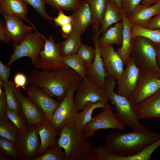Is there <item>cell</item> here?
Listing matches in <instances>:
<instances>
[{
  "label": "cell",
  "mask_w": 160,
  "mask_h": 160,
  "mask_svg": "<svg viewBox=\"0 0 160 160\" xmlns=\"http://www.w3.org/2000/svg\"><path fill=\"white\" fill-rule=\"evenodd\" d=\"M160 138V134L149 130H133L124 133L112 132L106 135L104 147L110 153L107 160H148L149 156L144 150Z\"/></svg>",
  "instance_id": "1"
},
{
  "label": "cell",
  "mask_w": 160,
  "mask_h": 160,
  "mask_svg": "<svg viewBox=\"0 0 160 160\" xmlns=\"http://www.w3.org/2000/svg\"><path fill=\"white\" fill-rule=\"evenodd\" d=\"M82 78L71 68L45 72L33 69L28 83L30 85L42 89L61 102L67 91L71 88L77 89Z\"/></svg>",
  "instance_id": "2"
},
{
  "label": "cell",
  "mask_w": 160,
  "mask_h": 160,
  "mask_svg": "<svg viewBox=\"0 0 160 160\" xmlns=\"http://www.w3.org/2000/svg\"><path fill=\"white\" fill-rule=\"evenodd\" d=\"M59 136L57 143L65 151L67 160H97L92 143L73 123L63 126Z\"/></svg>",
  "instance_id": "3"
},
{
  "label": "cell",
  "mask_w": 160,
  "mask_h": 160,
  "mask_svg": "<svg viewBox=\"0 0 160 160\" xmlns=\"http://www.w3.org/2000/svg\"><path fill=\"white\" fill-rule=\"evenodd\" d=\"M116 80L107 75L105 82L104 89L109 100L114 105L116 116L124 127H130L134 130L146 131L149 129L140 122L129 99L117 94L114 91Z\"/></svg>",
  "instance_id": "4"
},
{
  "label": "cell",
  "mask_w": 160,
  "mask_h": 160,
  "mask_svg": "<svg viewBox=\"0 0 160 160\" xmlns=\"http://www.w3.org/2000/svg\"><path fill=\"white\" fill-rule=\"evenodd\" d=\"M130 56L141 71H153L160 73L153 42L150 40L140 36L132 38Z\"/></svg>",
  "instance_id": "5"
},
{
  "label": "cell",
  "mask_w": 160,
  "mask_h": 160,
  "mask_svg": "<svg viewBox=\"0 0 160 160\" xmlns=\"http://www.w3.org/2000/svg\"><path fill=\"white\" fill-rule=\"evenodd\" d=\"M44 36L36 29L28 35L19 44H13V52L6 65L9 66L17 60L24 57L30 58L32 64H33L44 47Z\"/></svg>",
  "instance_id": "6"
},
{
  "label": "cell",
  "mask_w": 160,
  "mask_h": 160,
  "mask_svg": "<svg viewBox=\"0 0 160 160\" xmlns=\"http://www.w3.org/2000/svg\"><path fill=\"white\" fill-rule=\"evenodd\" d=\"M160 90V73L151 71H141L140 78L129 98L132 106L138 105Z\"/></svg>",
  "instance_id": "7"
},
{
  "label": "cell",
  "mask_w": 160,
  "mask_h": 160,
  "mask_svg": "<svg viewBox=\"0 0 160 160\" xmlns=\"http://www.w3.org/2000/svg\"><path fill=\"white\" fill-rule=\"evenodd\" d=\"M44 39V48L40 52L37 60L33 64L35 68L50 72L69 68L63 63L53 37L50 36L47 39L45 36Z\"/></svg>",
  "instance_id": "8"
},
{
  "label": "cell",
  "mask_w": 160,
  "mask_h": 160,
  "mask_svg": "<svg viewBox=\"0 0 160 160\" xmlns=\"http://www.w3.org/2000/svg\"><path fill=\"white\" fill-rule=\"evenodd\" d=\"M40 145L36 125H28L25 131L20 130L15 144L17 159L32 160L36 157Z\"/></svg>",
  "instance_id": "9"
},
{
  "label": "cell",
  "mask_w": 160,
  "mask_h": 160,
  "mask_svg": "<svg viewBox=\"0 0 160 160\" xmlns=\"http://www.w3.org/2000/svg\"><path fill=\"white\" fill-rule=\"evenodd\" d=\"M124 128L113 113L111 104H108L102 112L93 117L84 126L82 132L88 138L94 136L96 132L100 129H112L121 130Z\"/></svg>",
  "instance_id": "10"
},
{
  "label": "cell",
  "mask_w": 160,
  "mask_h": 160,
  "mask_svg": "<svg viewBox=\"0 0 160 160\" xmlns=\"http://www.w3.org/2000/svg\"><path fill=\"white\" fill-rule=\"evenodd\" d=\"M74 102L76 110L81 111L88 102L95 103L109 100L105 89L93 82L86 76L82 79L76 90Z\"/></svg>",
  "instance_id": "11"
},
{
  "label": "cell",
  "mask_w": 160,
  "mask_h": 160,
  "mask_svg": "<svg viewBox=\"0 0 160 160\" xmlns=\"http://www.w3.org/2000/svg\"><path fill=\"white\" fill-rule=\"evenodd\" d=\"M76 89L71 88L65 95L49 120L52 127L59 131L65 125L73 123L78 111L74 103V93Z\"/></svg>",
  "instance_id": "12"
},
{
  "label": "cell",
  "mask_w": 160,
  "mask_h": 160,
  "mask_svg": "<svg viewBox=\"0 0 160 160\" xmlns=\"http://www.w3.org/2000/svg\"><path fill=\"white\" fill-rule=\"evenodd\" d=\"M126 67L120 78L116 80L118 87L115 92L128 99L138 81L141 70L130 56L126 62Z\"/></svg>",
  "instance_id": "13"
},
{
  "label": "cell",
  "mask_w": 160,
  "mask_h": 160,
  "mask_svg": "<svg viewBox=\"0 0 160 160\" xmlns=\"http://www.w3.org/2000/svg\"><path fill=\"white\" fill-rule=\"evenodd\" d=\"M1 14L5 21V32L8 41H12L13 45L19 44L28 35L36 29L35 25L25 24L21 19L15 15Z\"/></svg>",
  "instance_id": "14"
},
{
  "label": "cell",
  "mask_w": 160,
  "mask_h": 160,
  "mask_svg": "<svg viewBox=\"0 0 160 160\" xmlns=\"http://www.w3.org/2000/svg\"><path fill=\"white\" fill-rule=\"evenodd\" d=\"M94 33L92 40L95 50V55L92 63L85 65L86 75L90 80L104 89L105 82L107 74L100 52L98 39L100 35L98 33Z\"/></svg>",
  "instance_id": "15"
},
{
  "label": "cell",
  "mask_w": 160,
  "mask_h": 160,
  "mask_svg": "<svg viewBox=\"0 0 160 160\" xmlns=\"http://www.w3.org/2000/svg\"><path fill=\"white\" fill-rule=\"evenodd\" d=\"M24 91L27 97L41 110L46 118L49 120L60 102L54 99L42 89L35 86L30 85Z\"/></svg>",
  "instance_id": "16"
},
{
  "label": "cell",
  "mask_w": 160,
  "mask_h": 160,
  "mask_svg": "<svg viewBox=\"0 0 160 160\" xmlns=\"http://www.w3.org/2000/svg\"><path fill=\"white\" fill-rule=\"evenodd\" d=\"M99 50L107 75L117 80L124 69L123 60L112 45H100Z\"/></svg>",
  "instance_id": "17"
},
{
  "label": "cell",
  "mask_w": 160,
  "mask_h": 160,
  "mask_svg": "<svg viewBox=\"0 0 160 160\" xmlns=\"http://www.w3.org/2000/svg\"><path fill=\"white\" fill-rule=\"evenodd\" d=\"M14 92L28 125L36 124L46 118L41 110L35 103L22 94L20 88L15 86Z\"/></svg>",
  "instance_id": "18"
},
{
  "label": "cell",
  "mask_w": 160,
  "mask_h": 160,
  "mask_svg": "<svg viewBox=\"0 0 160 160\" xmlns=\"http://www.w3.org/2000/svg\"><path fill=\"white\" fill-rule=\"evenodd\" d=\"M73 18V31L81 34L94 21L93 16L90 5L87 0H82L72 14Z\"/></svg>",
  "instance_id": "19"
},
{
  "label": "cell",
  "mask_w": 160,
  "mask_h": 160,
  "mask_svg": "<svg viewBox=\"0 0 160 160\" xmlns=\"http://www.w3.org/2000/svg\"><path fill=\"white\" fill-rule=\"evenodd\" d=\"M132 107L139 120L153 118L160 119V90L141 103Z\"/></svg>",
  "instance_id": "20"
},
{
  "label": "cell",
  "mask_w": 160,
  "mask_h": 160,
  "mask_svg": "<svg viewBox=\"0 0 160 160\" xmlns=\"http://www.w3.org/2000/svg\"><path fill=\"white\" fill-rule=\"evenodd\" d=\"M160 13V0L151 5L140 4L128 17L132 23L145 27L153 17Z\"/></svg>",
  "instance_id": "21"
},
{
  "label": "cell",
  "mask_w": 160,
  "mask_h": 160,
  "mask_svg": "<svg viewBox=\"0 0 160 160\" xmlns=\"http://www.w3.org/2000/svg\"><path fill=\"white\" fill-rule=\"evenodd\" d=\"M36 125L40 140L37 157L42 154L47 149L57 142L56 137L59 135V131L52 127L49 120L46 118Z\"/></svg>",
  "instance_id": "22"
},
{
  "label": "cell",
  "mask_w": 160,
  "mask_h": 160,
  "mask_svg": "<svg viewBox=\"0 0 160 160\" xmlns=\"http://www.w3.org/2000/svg\"><path fill=\"white\" fill-rule=\"evenodd\" d=\"M0 12L14 15L35 25L26 18L28 11L27 4L23 0H0Z\"/></svg>",
  "instance_id": "23"
},
{
  "label": "cell",
  "mask_w": 160,
  "mask_h": 160,
  "mask_svg": "<svg viewBox=\"0 0 160 160\" xmlns=\"http://www.w3.org/2000/svg\"><path fill=\"white\" fill-rule=\"evenodd\" d=\"M108 104V102L103 101L87 103L81 111L77 112L73 123L79 131L82 132L84 126L92 119L93 111L96 108H104Z\"/></svg>",
  "instance_id": "24"
},
{
  "label": "cell",
  "mask_w": 160,
  "mask_h": 160,
  "mask_svg": "<svg viewBox=\"0 0 160 160\" xmlns=\"http://www.w3.org/2000/svg\"><path fill=\"white\" fill-rule=\"evenodd\" d=\"M124 28L122 35V43L121 46L117 49V52L126 64L128 58L130 56L132 38L131 29L132 25L125 13L121 10Z\"/></svg>",
  "instance_id": "25"
},
{
  "label": "cell",
  "mask_w": 160,
  "mask_h": 160,
  "mask_svg": "<svg viewBox=\"0 0 160 160\" xmlns=\"http://www.w3.org/2000/svg\"><path fill=\"white\" fill-rule=\"evenodd\" d=\"M121 9L111 0H108L99 33L103 34L112 25L122 20Z\"/></svg>",
  "instance_id": "26"
},
{
  "label": "cell",
  "mask_w": 160,
  "mask_h": 160,
  "mask_svg": "<svg viewBox=\"0 0 160 160\" xmlns=\"http://www.w3.org/2000/svg\"><path fill=\"white\" fill-rule=\"evenodd\" d=\"M124 23L122 20L115 24L103 34L98 39L99 45H111L116 44L121 45Z\"/></svg>",
  "instance_id": "27"
},
{
  "label": "cell",
  "mask_w": 160,
  "mask_h": 160,
  "mask_svg": "<svg viewBox=\"0 0 160 160\" xmlns=\"http://www.w3.org/2000/svg\"><path fill=\"white\" fill-rule=\"evenodd\" d=\"M81 35L78 32L73 31L65 40L57 43L62 57L76 53L82 44Z\"/></svg>",
  "instance_id": "28"
},
{
  "label": "cell",
  "mask_w": 160,
  "mask_h": 160,
  "mask_svg": "<svg viewBox=\"0 0 160 160\" xmlns=\"http://www.w3.org/2000/svg\"><path fill=\"white\" fill-rule=\"evenodd\" d=\"M91 9L94 18L92 29L99 32L107 6L108 0H87Z\"/></svg>",
  "instance_id": "29"
},
{
  "label": "cell",
  "mask_w": 160,
  "mask_h": 160,
  "mask_svg": "<svg viewBox=\"0 0 160 160\" xmlns=\"http://www.w3.org/2000/svg\"><path fill=\"white\" fill-rule=\"evenodd\" d=\"M20 131L5 115L0 117V137L15 144Z\"/></svg>",
  "instance_id": "30"
},
{
  "label": "cell",
  "mask_w": 160,
  "mask_h": 160,
  "mask_svg": "<svg viewBox=\"0 0 160 160\" xmlns=\"http://www.w3.org/2000/svg\"><path fill=\"white\" fill-rule=\"evenodd\" d=\"M132 38L137 36L146 38L154 42H160V29H151L132 23L131 29Z\"/></svg>",
  "instance_id": "31"
},
{
  "label": "cell",
  "mask_w": 160,
  "mask_h": 160,
  "mask_svg": "<svg viewBox=\"0 0 160 160\" xmlns=\"http://www.w3.org/2000/svg\"><path fill=\"white\" fill-rule=\"evenodd\" d=\"M32 160H67L65 151L57 142L47 149L40 156Z\"/></svg>",
  "instance_id": "32"
},
{
  "label": "cell",
  "mask_w": 160,
  "mask_h": 160,
  "mask_svg": "<svg viewBox=\"0 0 160 160\" xmlns=\"http://www.w3.org/2000/svg\"><path fill=\"white\" fill-rule=\"evenodd\" d=\"M0 85L4 90L7 106L15 111H21L19 103L14 94V90L15 85L14 81H8L5 82L0 81Z\"/></svg>",
  "instance_id": "33"
},
{
  "label": "cell",
  "mask_w": 160,
  "mask_h": 160,
  "mask_svg": "<svg viewBox=\"0 0 160 160\" xmlns=\"http://www.w3.org/2000/svg\"><path fill=\"white\" fill-rule=\"evenodd\" d=\"M0 160L17 159L15 144L12 142L0 137Z\"/></svg>",
  "instance_id": "34"
},
{
  "label": "cell",
  "mask_w": 160,
  "mask_h": 160,
  "mask_svg": "<svg viewBox=\"0 0 160 160\" xmlns=\"http://www.w3.org/2000/svg\"><path fill=\"white\" fill-rule=\"evenodd\" d=\"M62 60L65 65L75 71L82 79L86 76L85 64L76 53L63 57Z\"/></svg>",
  "instance_id": "35"
},
{
  "label": "cell",
  "mask_w": 160,
  "mask_h": 160,
  "mask_svg": "<svg viewBox=\"0 0 160 160\" xmlns=\"http://www.w3.org/2000/svg\"><path fill=\"white\" fill-rule=\"evenodd\" d=\"M5 115L20 130L26 131L28 125L22 111H15L7 106Z\"/></svg>",
  "instance_id": "36"
},
{
  "label": "cell",
  "mask_w": 160,
  "mask_h": 160,
  "mask_svg": "<svg viewBox=\"0 0 160 160\" xmlns=\"http://www.w3.org/2000/svg\"><path fill=\"white\" fill-rule=\"evenodd\" d=\"M47 4L58 10L74 11L80 4L81 0H45Z\"/></svg>",
  "instance_id": "37"
},
{
  "label": "cell",
  "mask_w": 160,
  "mask_h": 160,
  "mask_svg": "<svg viewBox=\"0 0 160 160\" xmlns=\"http://www.w3.org/2000/svg\"><path fill=\"white\" fill-rule=\"evenodd\" d=\"M95 53V48L90 46L82 44L76 54L82 60L85 65H88L93 62Z\"/></svg>",
  "instance_id": "38"
},
{
  "label": "cell",
  "mask_w": 160,
  "mask_h": 160,
  "mask_svg": "<svg viewBox=\"0 0 160 160\" xmlns=\"http://www.w3.org/2000/svg\"><path fill=\"white\" fill-rule=\"evenodd\" d=\"M34 9L41 16L50 24L52 23V18L47 12L45 6L47 4L45 0H23Z\"/></svg>",
  "instance_id": "39"
},
{
  "label": "cell",
  "mask_w": 160,
  "mask_h": 160,
  "mask_svg": "<svg viewBox=\"0 0 160 160\" xmlns=\"http://www.w3.org/2000/svg\"><path fill=\"white\" fill-rule=\"evenodd\" d=\"M57 16L52 20L54 21L55 25L57 26H61L68 23L73 24V18L72 15H65L61 10H58Z\"/></svg>",
  "instance_id": "40"
},
{
  "label": "cell",
  "mask_w": 160,
  "mask_h": 160,
  "mask_svg": "<svg viewBox=\"0 0 160 160\" xmlns=\"http://www.w3.org/2000/svg\"><path fill=\"white\" fill-rule=\"evenodd\" d=\"M144 0H121V9L128 17L134 9Z\"/></svg>",
  "instance_id": "41"
},
{
  "label": "cell",
  "mask_w": 160,
  "mask_h": 160,
  "mask_svg": "<svg viewBox=\"0 0 160 160\" xmlns=\"http://www.w3.org/2000/svg\"><path fill=\"white\" fill-rule=\"evenodd\" d=\"M13 81L16 88H21L25 91L28 82V79L23 73L18 72L15 74Z\"/></svg>",
  "instance_id": "42"
},
{
  "label": "cell",
  "mask_w": 160,
  "mask_h": 160,
  "mask_svg": "<svg viewBox=\"0 0 160 160\" xmlns=\"http://www.w3.org/2000/svg\"><path fill=\"white\" fill-rule=\"evenodd\" d=\"M12 67L4 65L1 60L0 61V81L6 82L8 81L10 71Z\"/></svg>",
  "instance_id": "43"
},
{
  "label": "cell",
  "mask_w": 160,
  "mask_h": 160,
  "mask_svg": "<svg viewBox=\"0 0 160 160\" xmlns=\"http://www.w3.org/2000/svg\"><path fill=\"white\" fill-rule=\"evenodd\" d=\"M145 28L151 29H160V13L152 18Z\"/></svg>",
  "instance_id": "44"
},
{
  "label": "cell",
  "mask_w": 160,
  "mask_h": 160,
  "mask_svg": "<svg viewBox=\"0 0 160 160\" xmlns=\"http://www.w3.org/2000/svg\"><path fill=\"white\" fill-rule=\"evenodd\" d=\"M60 27V31L62 36L65 39L67 38L73 31V24H66Z\"/></svg>",
  "instance_id": "45"
},
{
  "label": "cell",
  "mask_w": 160,
  "mask_h": 160,
  "mask_svg": "<svg viewBox=\"0 0 160 160\" xmlns=\"http://www.w3.org/2000/svg\"><path fill=\"white\" fill-rule=\"evenodd\" d=\"M7 104L4 91L0 94V117L5 115Z\"/></svg>",
  "instance_id": "46"
},
{
  "label": "cell",
  "mask_w": 160,
  "mask_h": 160,
  "mask_svg": "<svg viewBox=\"0 0 160 160\" xmlns=\"http://www.w3.org/2000/svg\"><path fill=\"white\" fill-rule=\"evenodd\" d=\"M4 25V20H1L0 21V39L1 42L7 44L9 42L5 33Z\"/></svg>",
  "instance_id": "47"
},
{
  "label": "cell",
  "mask_w": 160,
  "mask_h": 160,
  "mask_svg": "<svg viewBox=\"0 0 160 160\" xmlns=\"http://www.w3.org/2000/svg\"><path fill=\"white\" fill-rule=\"evenodd\" d=\"M153 44L156 53L157 64L160 71V42H153Z\"/></svg>",
  "instance_id": "48"
},
{
  "label": "cell",
  "mask_w": 160,
  "mask_h": 160,
  "mask_svg": "<svg viewBox=\"0 0 160 160\" xmlns=\"http://www.w3.org/2000/svg\"><path fill=\"white\" fill-rule=\"evenodd\" d=\"M159 0H144L141 2V4L144 5H151L157 2Z\"/></svg>",
  "instance_id": "49"
},
{
  "label": "cell",
  "mask_w": 160,
  "mask_h": 160,
  "mask_svg": "<svg viewBox=\"0 0 160 160\" xmlns=\"http://www.w3.org/2000/svg\"><path fill=\"white\" fill-rule=\"evenodd\" d=\"M111 0L119 8L121 9V0Z\"/></svg>",
  "instance_id": "50"
}]
</instances>
